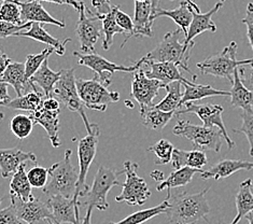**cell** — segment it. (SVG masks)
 <instances>
[{
  "label": "cell",
  "instance_id": "obj_9",
  "mask_svg": "<svg viewBox=\"0 0 253 224\" xmlns=\"http://www.w3.org/2000/svg\"><path fill=\"white\" fill-rule=\"evenodd\" d=\"M99 134V127L97 124H95L92 134H87L86 137L80 139L78 144V161H79V173L78 174L79 176H78L75 195L72 198L76 203L79 202V197H84L89 189L86 183V176L97 151Z\"/></svg>",
  "mask_w": 253,
  "mask_h": 224
},
{
  "label": "cell",
  "instance_id": "obj_10",
  "mask_svg": "<svg viewBox=\"0 0 253 224\" xmlns=\"http://www.w3.org/2000/svg\"><path fill=\"white\" fill-rule=\"evenodd\" d=\"M139 165L137 163L126 161L123 173L126 175L125 182L122 184L121 194L116 197L119 203H126L129 206H142L151 196V192L146 180L137 175Z\"/></svg>",
  "mask_w": 253,
  "mask_h": 224
},
{
  "label": "cell",
  "instance_id": "obj_38",
  "mask_svg": "<svg viewBox=\"0 0 253 224\" xmlns=\"http://www.w3.org/2000/svg\"><path fill=\"white\" fill-rule=\"evenodd\" d=\"M168 207H169V202H168V199H165L164 202H162L158 206H154V207L148 208V209L136 211V213L124 218L122 221L116 222V223L111 222L109 224H143L144 222L151 220L152 218L156 216L166 214Z\"/></svg>",
  "mask_w": 253,
  "mask_h": 224
},
{
  "label": "cell",
  "instance_id": "obj_45",
  "mask_svg": "<svg viewBox=\"0 0 253 224\" xmlns=\"http://www.w3.org/2000/svg\"><path fill=\"white\" fill-rule=\"evenodd\" d=\"M243 125L239 129H234L233 132L237 133V134H244L247 139H248L250 144V156H253V114L243 112Z\"/></svg>",
  "mask_w": 253,
  "mask_h": 224
},
{
  "label": "cell",
  "instance_id": "obj_25",
  "mask_svg": "<svg viewBox=\"0 0 253 224\" xmlns=\"http://www.w3.org/2000/svg\"><path fill=\"white\" fill-rule=\"evenodd\" d=\"M151 0L146 2L135 1V14L134 19H132V22H134V37H153V21L151 20Z\"/></svg>",
  "mask_w": 253,
  "mask_h": 224
},
{
  "label": "cell",
  "instance_id": "obj_46",
  "mask_svg": "<svg viewBox=\"0 0 253 224\" xmlns=\"http://www.w3.org/2000/svg\"><path fill=\"white\" fill-rule=\"evenodd\" d=\"M32 26V23H26L23 24V25H14V24H11L8 22H0V39H4L11 37L13 36L23 32V30H27L29 27Z\"/></svg>",
  "mask_w": 253,
  "mask_h": 224
},
{
  "label": "cell",
  "instance_id": "obj_22",
  "mask_svg": "<svg viewBox=\"0 0 253 224\" xmlns=\"http://www.w3.org/2000/svg\"><path fill=\"white\" fill-rule=\"evenodd\" d=\"M14 37H24V38H31L35 41L41 42V44H44L53 47L54 51H55L58 55L63 56L66 52V45L68 42H71L70 38H67L65 40H59L55 37H53L52 35L46 32L44 27L42 26L40 23H32V26L29 27L27 30H23L14 35Z\"/></svg>",
  "mask_w": 253,
  "mask_h": 224
},
{
  "label": "cell",
  "instance_id": "obj_62",
  "mask_svg": "<svg viewBox=\"0 0 253 224\" xmlns=\"http://www.w3.org/2000/svg\"><path fill=\"white\" fill-rule=\"evenodd\" d=\"M2 201H3V198H0V204L2 203Z\"/></svg>",
  "mask_w": 253,
  "mask_h": 224
},
{
  "label": "cell",
  "instance_id": "obj_23",
  "mask_svg": "<svg viewBox=\"0 0 253 224\" xmlns=\"http://www.w3.org/2000/svg\"><path fill=\"white\" fill-rule=\"evenodd\" d=\"M0 82H4L13 87L17 97L32 90L33 84L29 82L25 76V64L11 62L3 74L0 76Z\"/></svg>",
  "mask_w": 253,
  "mask_h": 224
},
{
  "label": "cell",
  "instance_id": "obj_30",
  "mask_svg": "<svg viewBox=\"0 0 253 224\" xmlns=\"http://www.w3.org/2000/svg\"><path fill=\"white\" fill-rule=\"evenodd\" d=\"M184 87V94L182 95L181 107L188 102H194L207 97H214V96H231V93L227 90H215L210 86H203V84H196L194 82L182 83Z\"/></svg>",
  "mask_w": 253,
  "mask_h": 224
},
{
  "label": "cell",
  "instance_id": "obj_40",
  "mask_svg": "<svg viewBox=\"0 0 253 224\" xmlns=\"http://www.w3.org/2000/svg\"><path fill=\"white\" fill-rule=\"evenodd\" d=\"M34 122L32 118L26 114H17L10 122V130L19 139H25L32 134Z\"/></svg>",
  "mask_w": 253,
  "mask_h": 224
},
{
  "label": "cell",
  "instance_id": "obj_43",
  "mask_svg": "<svg viewBox=\"0 0 253 224\" xmlns=\"http://www.w3.org/2000/svg\"><path fill=\"white\" fill-rule=\"evenodd\" d=\"M114 17H116L118 26L123 30L126 36V38L122 45L123 47L129 38L134 37V22H132L131 17L128 14H126L125 12H123L118 5L114 7Z\"/></svg>",
  "mask_w": 253,
  "mask_h": 224
},
{
  "label": "cell",
  "instance_id": "obj_53",
  "mask_svg": "<svg viewBox=\"0 0 253 224\" xmlns=\"http://www.w3.org/2000/svg\"><path fill=\"white\" fill-rule=\"evenodd\" d=\"M10 63H11V59L8 57L7 54L3 52L1 47H0V76H1L4 72V70L7 69Z\"/></svg>",
  "mask_w": 253,
  "mask_h": 224
},
{
  "label": "cell",
  "instance_id": "obj_55",
  "mask_svg": "<svg viewBox=\"0 0 253 224\" xmlns=\"http://www.w3.org/2000/svg\"><path fill=\"white\" fill-rule=\"evenodd\" d=\"M160 1L161 0H151V4H152V12L155 11L158 8H160Z\"/></svg>",
  "mask_w": 253,
  "mask_h": 224
},
{
  "label": "cell",
  "instance_id": "obj_20",
  "mask_svg": "<svg viewBox=\"0 0 253 224\" xmlns=\"http://www.w3.org/2000/svg\"><path fill=\"white\" fill-rule=\"evenodd\" d=\"M147 66L149 70H144V74L150 79H155L166 87L167 84L179 81L181 83L190 82L188 79L180 72V67L173 63H154L148 62L141 66Z\"/></svg>",
  "mask_w": 253,
  "mask_h": 224
},
{
  "label": "cell",
  "instance_id": "obj_54",
  "mask_svg": "<svg viewBox=\"0 0 253 224\" xmlns=\"http://www.w3.org/2000/svg\"><path fill=\"white\" fill-rule=\"evenodd\" d=\"M151 176H152V178H154L155 180L164 181V175H163V173L160 171H154Z\"/></svg>",
  "mask_w": 253,
  "mask_h": 224
},
{
  "label": "cell",
  "instance_id": "obj_24",
  "mask_svg": "<svg viewBox=\"0 0 253 224\" xmlns=\"http://www.w3.org/2000/svg\"><path fill=\"white\" fill-rule=\"evenodd\" d=\"M29 117L32 118L34 124H39L45 130L54 148H58L61 146V140H59L58 137L59 111L50 112L41 107L37 111L31 112Z\"/></svg>",
  "mask_w": 253,
  "mask_h": 224
},
{
  "label": "cell",
  "instance_id": "obj_35",
  "mask_svg": "<svg viewBox=\"0 0 253 224\" xmlns=\"http://www.w3.org/2000/svg\"><path fill=\"white\" fill-rule=\"evenodd\" d=\"M140 117L143 125L150 130L161 132L164 127L169 123V121L176 117V111L164 112L154 107L149 108L147 110L140 112Z\"/></svg>",
  "mask_w": 253,
  "mask_h": 224
},
{
  "label": "cell",
  "instance_id": "obj_47",
  "mask_svg": "<svg viewBox=\"0 0 253 224\" xmlns=\"http://www.w3.org/2000/svg\"><path fill=\"white\" fill-rule=\"evenodd\" d=\"M0 224H25L16 215L13 205L0 210Z\"/></svg>",
  "mask_w": 253,
  "mask_h": 224
},
{
  "label": "cell",
  "instance_id": "obj_42",
  "mask_svg": "<svg viewBox=\"0 0 253 224\" xmlns=\"http://www.w3.org/2000/svg\"><path fill=\"white\" fill-rule=\"evenodd\" d=\"M54 51L53 47H46L39 54H29L26 56V62H25V76L27 80H29L37 70L41 67V65L43 64L45 59L49 58V56Z\"/></svg>",
  "mask_w": 253,
  "mask_h": 224
},
{
  "label": "cell",
  "instance_id": "obj_17",
  "mask_svg": "<svg viewBox=\"0 0 253 224\" xmlns=\"http://www.w3.org/2000/svg\"><path fill=\"white\" fill-rule=\"evenodd\" d=\"M53 221L57 224H81L80 203L64 196H50L46 201Z\"/></svg>",
  "mask_w": 253,
  "mask_h": 224
},
{
  "label": "cell",
  "instance_id": "obj_15",
  "mask_svg": "<svg viewBox=\"0 0 253 224\" xmlns=\"http://www.w3.org/2000/svg\"><path fill=\"white\" fill-rule=\"evenodd\" d=\"M11 205L14 206L17 217L26 224H49L50 221H53L49 205L38 197H34L29 202H23L17 197L11 196Z\"/></svg>",
  "mask_w": 253,
  "mask_h": 224
},
{
  "label": "cell",
  "instance_id": "obj_2",
  "mask_svg": "<svg viewBox=\"0 0 253 224\" xmlns=\"http://www.w3.org/2000/svg\"><path fill=\"white\" fill-rule=\"evenodd\" d=\"M182 36L184 35L180 28L167 33L160 44L152 51H150L147 55H144L140 60L135 63V65L138 68H140L142 64L148 62H168L176 64L180 68H183L185 71L192 74V71L189 69L188 66L192 47L185 46L184 41L181 42Z\"/></svg>",
  "mask_w": 253,
  "mask_h": 224
},
{
  "label": "cell",
  "instance_id": "obj_18",
  "mask_svg": "<svg viewBox=\"0 0 253 224\" xmlns=\"http://www.w3.org/2000/svg\"><path fill=\"white\" fill-rule=\"evenodd\" d=\"M21 10V19L23 23H40V24H51L58 27L64 28L66 24L63 21L56 20L47 12L39 0H31V1H21L17 0Z\"/></svg>",
  "mask_w": 253,
  "mask_h": 224
},
{
  "label": "cell",
  "instance_id": "obj_11",
  "mask_svg": "<svg viewBox=\"0 0 253 224\" xmlns=\"http://www.w3.org/2000/svg\"><path fill=\"white\" fill-rule=\"evenodd\" d=\"M79 21L77 23V37L79 39L80 49L84 54L95 53V45L102 36L101 21L85 3L80 1Z\"/></svg>",
  "mask_w": 253,
  "mask_h": 224
},
{
  "label": "cell",
  "instance_id": "obj_52",
  "mask_svg": "<svg viewBox=\"0 0 253 224\" xmlns=\"http://www.w3.org/2000/svg\"><path fill=\"white\" fill-rule=\"evenodd\" d=\"M40 1L52 2L56 4H68L77 11H79L80 9V1H78V0H40Z\"/></svg>",
  "mask_w": 253,
  "mask_h": 224
},
{
  "label": "cell",
  "instance_id": "obj_16",
  "mask_svg": "<svg viewBox=\"0 0 253 224\" xmlns=\"http://www.w3.org/2000/svg\"><path fill=\"white\" fill-rule=\"evenodd\" d=\"M189 8L192 13V22L190 24V27L188 30V35L184 38V45L188 47L194 46V38L197 37L198 35H201L205 32H216V25L212 21V16L215 14L221 8L223 3L222 2H216L214 7L209 10L207 13H202L200 11L198 5L193 1V0H188Z\"/></svg>",
  "mask_w": 253,
  "mask_h": 224
},
{
  "label": "cell",
  "instance_id": "obj_48",
  "mask_svg": "<svg viewBox=\"0 0 253 224\" xmlns=\"http://www.w3.org/2000/svg\"><path fill=\"white\" fill-rule=\"evenodd\" d=\"M238 75L244 86L253 92V64L239 67Z\"/></svg>",
  "mask_w": 253,
  "mask_h": 224
},
{
  "label": "cell",
  "instance_id": "obj_13",
  "mask_svg": "<svg viewBox=\"0 0 253 224\" xmlns=\"http://www.w3.org/2000/svg\"><path fill=\"white\" fill-rule=\"evenodd\" d=\"M185 109H180L176 111V117L180 114H196L203 121V125L206 127H216L222 134V137L225 139L228 149L235 147V142L232 140L230 135L226 131L224 122L222 120V113L224 111L220 105H197L195 102H188L185 104Z\"/></svg>",
  "mask_w": 253,
  "mask_h": 224
},
{
  "label": "cell",
  "instance_id": "obj_28",
  "mask_svg": "<svg viewBox=\"0 0 253 224\" xmlns=\"http://www.w3.org/2000/svg\"><path fill=\"white\" fill-rule=\"evenodd\" d=\"M204 169H196V168H191V167H183L180 169H176L173 171L169 177L165 179L164 181H162L160 184L156 185V190L158 191H163L166 190L167 192V196L166 199H169L171 195V190L176 189V187H182L185 186L186 184H189L194 175L197 173H203Z\"/></svg>",
  "mask_w": 253,
  "mask_h": 224
},
{
  "label": "cell",
  "instance_id": "obj_1",
  "mask_svg": "<svg viewBox=\"0 0 253 224\" xmlns=\"http://www.w3.org/2000/svg\"><path fill=\"white\" fill-rule=\"evenodd\" d=\"M208 191L209 189H204L194 194L186 192L171 194L166 211L168 221L170 224H197L210 213L206 198Z\"/></svg>",
  "mask_w": 253,
  "mask_h": 224
},
{
  "label": "cell",
  "instance_id": "obj_33",
  "mask_svg": "<svg viewBox=\"0 0 253 224\" xmlns=\"http://www.w3.org/2000/svg\"><path fill=\"white\" fill-rule=\"evenodd\" d=\"M25 168L26 164L21 165L16 173L12 176L10 182V194L11 196L17 197L23 202H29L35 196L33 195V186L29 183Z\"/></svg>",
  "mask_w": 253,
  "mask_h": 224
},
{
  "label": "cell",
  "instance_id": "obj_59",
  "mask_svg": "<svg viewBox=\"0 0 253 224\" xmlns=\"http://www.w3.org/2000/svg\"><path fill=\"white\" fill-rule=\"evenodd\" d=\"M136 2H146V1H149V0H135Z\"/></svg>",
  "mask_w": 253,
  "mask_h": 224
},
{
  "label": "cell",
  "instance_id": "obj_26",
  "mask_svg": "<svg viewBox=\"0 0 253 224\" xmlns=\"http://www.w3.org/2000/svg\"><path fill=\"white\" fill-rule=\"evenodd\" d=\"M161 16H167L169 17V19H171L179 26V28L182 30L184 38L186 37L190 24L193 19L191 10L189 8L188 0H182V1L180 2L179 7L174 9L168 10V9H163L161 7L158 8L155 11L152 12L151 20L154 22L158 17H161Z\"/></svg>",
  "mask_w": 253,
  "mask_h": 224
},
{
  "label": "cell",
  "instance_id": "obj_37",
  "mask_svg": "<svg viewBox=\"0 0 253 224\" xmlns=\"http://www.w3.org/2000/svg\"><path fill=\"white\" fill-rule=\"evenodd\" d=\"M114 7L112 5V9L106 14L102 15H96L101 21V27H102V49L109 50L110 46L113 45V38L117 34H123L125 33L118 26L116 22V17H114Z\"/></svg>",
  "mask_w": 253,
  "mask_h": 224
},
{
  "label": "cell",
  "instance_id": "obj_32",
  "mask_svg": "<svg viewBox=\"0 0 253 224\" xmlns=\"http://www.w3.org/2000/svg\"><path fill=\"white\" fill-rule=\"evenodd\" d=\"M62 76L61 71H53L49 67V63L47 59H45L43 64L41 65V67L37 70V72L29 79V82L33 84H37L38 87L41 88L43 90L44 97H51V92L53 90L55 84L59 80V78Z\"/></svg>",
  "mask_w": 253,
  "mask_h": 224
},
{
  "label": "cell",
  "instance_id": "obj_19",
  "mask_svg": "<svg viewBox=\"0 0 253 224\" xmlns=\"http://www.w3.org/2000/svg\"><path fill=\"white\" fill-rule=\"evenodd\" d=\"M29 161L37 162V157L33 152H24L17 148L0 149V173L3 178L13 176L21 165Z\"/></svg>",
  "mask_w": 253,
  "mask_h": 224
},
{
  "label": "cell",
  "instance_id": "obj_12",
  "mask_svg": "<svg viewBox=\"0 0 253 224\" xmlns=\"http://www.w3.org/2000/svg\"><path fill=\"white\" fill-rule=\"evenodd\" d=\"M74 55L78 58V63L81 66H85L92 71H94L98 80L104 84L105 87H109L111 84V76L114 72H135L139 68L134 64L132 66H122L116 63H112L105 57L100 56L97 53H88L84 54L80 52H74Z\"/></svg>",
  "mask_w": 253,
  "mask_h": 224
},
{
  "label": "cell",
  "instance_id": "obj_7",
  "mask_svg": "<svg viewBox=\"0 0 253 224\" xmlns=\"http://www.w3.org/2000/svg\"><path fill=\"white\" fill-rule=\"evenodd\" d=\"M76 84L83 106L91 110L104 112L110 104L120 100V94L108 90V88L98 80L97 77L91 80L77 78Z\"/></svg>",
  "mask_w": 253,
  "mask_h": 224
},
{
  "label": "cell",
  "instance_id": "obj_29",
  "mask_svg": "<svg viewBox=\"0 0 253 224\" xmlns=\"http://www.w3.org/2000/svg\"><path fill=\"white\" fill-rule=\"evenodd\" d=\"M231 104L235 108L243 109L244 112L253 114V92L247 89L238 75V69L234 72V82L232 84Z\"/></svg>",
  "mask_w": 253,
  "mask_h": 224
},
{
  "label": "cell",
  "instance_id": "obj_31",
  "mask_svg": "<svg viewBox=\"0 0 253 224\" xmlns=\"http://www.w3.org/2000/svg\"><path fill=\"white\" fill-rule=\"evenodd\" d=\"M237 215L230 224H238V222L253 210V192H252V180L247 179L238 186L236 197Z\"/></svg>",
  "mask_w": 253,
  "mask_h": 224
},
{
  "label": "cell",
  "instance_id": "obj_27",
  "mask_svg": "<svg viewBox=\"0 0 253 224\" xmlns=\"http://www.w3.org/2000/svg\"><path fill=\"white\" fill-rule=\"evenodd\" d=\"M208 164L207 155L203 151L193 150V151H183L174 148L172 157H171V166L176 171L183 167H191L196 169H202L204 166Z\"/></svg>",
  "mask_w": 253,
  "mask_h": 224
},
{
  "label": "cell",
  "instance_id": "obj_4",
  "mask_svg": "<svg viewBox=\"0 0 253 224\" xmlns=\"http://www.w3.org/2000/svg\"><path fill=\"white\" fill-rule=\"evenodd\" d=\"M71 150L65 151L64 159L55 163L49 168V180L42 189L47 196H64L74 198L78 183V176L76 168L71 164Z\"/></svg>",
  "mask_w": 253,
  "mask_h": 224
},
{
  "label": "cell",
  "instance_id": "obj_21",
  "mask_svg": "<svg viewBox=\"0 0 253 224\" xmlns=\"http://www.w3.org/2000/svg\"><path fill=\"white\" fill-rule=\"evenodd\" d=\"M253 162L245 160H230L224 159L216 162L213 166L210 167L208 171H204L201 174V177L204 180L214 179L220 180L222 178H227L231 175L239 171H252Z\"/></svg>",
  "mask_w": 253,
  "mask_h": 224
},
{
  "label": "cell",
  "instance_id": "obj_36",
  "mask_svg": "<svg viewBox=\"0 0 253 224\" xmlns=\"http://www.w3.org/2000/svg\"><path fill=\"white\" fill-rule=\"evenodd\" d=\"M181 87L182 83L179 81L167 84L165 87L167 95L159 104L154 105V108L164 112L177 111V109L181 107V99L183 95L181 93Z\"/></svg>",
  "mask_w": 253,
  "mask_h": 224
},
{
  "label": "cell",
  "instance_id": "obj_61",
  "mask_svg": "<svg viewBox=\"0 0 253 224\" xmlns=\"http://www.w3.org/2000/svg\"><path fill=\"white\" fill-rule=\"evenodd\" d=\"M224 1H226V0H220V2H222V3L224 2Z\"/></svg>",
  "mask_w": 253,
  "mask_h": 224
},
{
  "label": "cell",
  "instance_id": "obj_56",
  "mask_svg": "<svg viewBox=\"0 0 253 224\" xmlns=\"http://www.w3.org/2000/svg\"><path fill=\"white\" fill-rule=\"evenodd\" d=\"M245 218H246L247 220H248L249 224H253V210L251 211V213H249L248 215H247Z\"/></svg>",
  "mask_w": 253,
  "mask_h": 224
},
{
  "label": "cell",
  "instance_id": "obj_39",
  "mask_svg": "<svg viewBox=\"0 0 253 224\" xmlns=\"http://www.w3.org/2000/svg\"><path fill=\"white\" fill-rule=\"evenodd\" d=\"M0 22H8L14 25H23L21 10L17 0H0Z\"/></svg>",
  "mask_w": 253,
  "mask_h": 224
},
{
  "label": "cell",
  "instance_id": "obj_34",
  "mask_svg": "<svg viewBox=\"0 0 253 224\" xmlns=\"http://www.w3.org/2000/svg\"><path fill=\"white\" fill-rule=\"evenodd\" d=\"M43 96L44 94L39 92L37 88L35 87V84H33L32 90H29L28 93L24 94L23 96H20V97L12 99L4 107L13 109V110H24V111L35 112L42 107V102H43V99H44Z\"/></svg>",
  "mask_w": 253,
  "mask_h": 224
},
{
  "label": "cell",
  "instance_id": "obj_63",
  "mask_svg": "<svg viewBox=\"0 0 253 224\" xmlns=\"http://www.w3.org/2000/svg\"><path fill=\"white\" fill-rule=\"evenodd\" d=\"M39 1H40V0H39Z\"/></svg>",
  "mask_w": 253,
  "mask_h": 224
},
{
  "label": "cell",
  "instance_id": "obj_41",
  "mask_svg": "<svg viewBox=\"0 0 253 224\" xmlns=\"http://www.w3.org/2000/svg\"><path fill=\"white\" fill-rule=\"evenodd\" d=\"M173 150V144L170 141L166 140V139H161L153 146L147 149V151H150V152H153L155 154V164L158 165H166L168 163H170Z\"/></svg>",
  "mask_w": 253,
  "mask_h": 224
},
{
  "label": "cell",
  "instance_id": "obj_44",
  "mask_svg": "<svg viewBox=\"0 0 253 224\" xmlns=\"http://www.w3.org/2000/svg\"><path fill=\"white\" fill-rule=\"evenodd\" d=\"M29 183L36 189H44L49 180V168L35 165L27 173Z\"/></svg>",
  "mask_w": 253,
  "mask_h": 224
},
{
  "label": "cell",
  "instance_id": "obj_3",
  "mask_svg": "<svg viewBox=\"0 0 253 224\" xmlns=\"http://www.w3.org/2000/svg\"><path fill=\"white\" fill-rule=\"evenodd\" d=\"M122 172H118L116 169L107 168L105 166H99L97 173L95 175L92 186L85 193V206L86 214L81 224H92V213L94 209L100 211L107 210L109 208V204L107 202V195L113 186L122 185L119 182L118 177Z\"/></svg>",
  "mask_w": 253,
  "mask_h": 224
},
{
  "label": "cell",
  "instance_id": "obj_49",
  "mask_svg": "<svg viewBox=\"0 0 253 224\" xmlns=\"http://www.w3.org/2000/svg\"><path fill=\"white\" fill-rule=\"evenodd\" d=\"M242 22L247 26V37H248L249 44L253 50V2H249L247 5L246 16Z\"/></svg>",
  "mask_w": 253,
  "mask_h": 224
},
{
  "label": "cell",
  "instance_id": "obj_58",
  "mask_svg": "<svg viewBox=\"0 0 253 224\" xmlns=\"http://www.w3.org/2000/svg\"><path fill=\"white\" fill-rule=\"evenodd\" d=\"M3 117H4V116H3V113H2V112H0V123H1V121L3 120Z\"/></svg>",
  "mask_w": 253,
  "mask_h": 224
},
{
  "label": "cell",
  "instance_id": "obj_14",
  "mask_svg": "<svg viewBox=\"0 0 253 224\" xmlns=\"http://www.w3.org/2000/svg\"><path fill=\"white\" fill-rule=\"evenodd\" d=\"M161 89H165L164 84L155 79L148 78L142 67L134 72L130 96L139 104L140 112L154 107L153 100L156 96H159Z\"/></svg>",
  "mask_w": 253,
  "mask_h": 224
},
{
  "label": "cell",
  "instance_id": "obj_5",
  "mask_svg": "<svg viewBox=\"0 0 253 224\" xmlns=\"http://www.w3.org/2000/svg\"><path fill=\"white\" fill-rule=\"evenodd\" d=\"M237 44L232 41L220 53L207 57L202 63H197L196 67L203 75H210L216 78H224L232 84L234 82V72L242 66L253 64V57L237 60Z\"/></svg>",
  "mask_w": 253,
  "mask_h": 224
},
{
  "label": "cell",
  "instance_id": "obj_50",
  "mask_svg": "<svg viewBox=\"0 0 253 224\" xmlns=\"http://www.w3.org/2000/svg\"><path fill=\"white\" fill-rule=\"evenodd\" d=\"M42 108L45 109L46 111L50 112H57L61 109V102L58 101L55 97H46L43 99V102H42Z\"/></svg>",
  "mask_w": 253,
  "mask_h": 224
},
{
  "label": "cell",
  "instance_id": "obj_51",
  "mask_svg": "<svg viewBox=\"0 0 253 224\" xmlns=\"http://www.w3.org/2000/svg\"><path fill=\"white\" fill-rule=\"evenodd\" d=\"M9 84L4 82H0V106H5L9 101H11V97L8 93Z\"/></svg>",
  "mask_w": 253,
  "mask_h": 224
},
{
  "label": "cell",
  "instance_id": "obj_6",
  "mask_svg": "<svg viewBox=\"0 0 253 224\" xmlns=\"http://www.w3.org/2000/svg\"><path fill=\"white\" fill-rule=\"evenodd\" d=\"M172 133L177 136H182L192 141L194 150L214 151L220 152L222 147V134L216 127H206L191 124L185 120H179L173 127Z\"/></svg>",
  "mask_w": 253,
  "mask_h": 224
},
{
  "label": "cell",
  "instance_id": "obj_8",
  "mask_svg": "<svg viewBox=\"0 0 253 224\" xmlns=\"http://www.w3.org/2000/svg\"><path fill=\"white\" fill-rule=\"evenodd\" d=\"M76 80L77 78L74 68L62 69V76L55 84V87H54L53 93L55 95L56 99L64 104L66 108L72 112L80 114L83 123L85 125L87 134H92L95 124L88 122L86 113L84 112V106L79 97V94H78Z\"/></svg>",
  "mask_w": 253,
  "mask_h": 224
},
{
  "label": "cell",
  "instance_id": "obj_57",
  "mask_svg": "<svg viewBox=\"0 0 253 224\" xmlns=\"http://www.w3.org/2000/svg\"><path fill=\"white\" fill-rule=\"evenodd\" d=\"M125 104L127 105V107H129V108H132V107H134V105H132V102H130L129 100H126V101H125Z\"/></svg>",
  "mask_w": 253,
  "mask_h": 224
},
{
  "label": "cell",
  "instance_id": "obj_60",
  "mask_svg": "<svg viewBox=\"0 0 253 224\" xmlns=\"http://www.w3.org/2000/svg\"><path fill=\"white\" fill-rule=\"evenodd\" d=\"M49 224H57V223H55L54 221H50V222H49Z\"/></svg>",
  "mask_w": 253,
  "mask_h": 224
}]
</instances>
